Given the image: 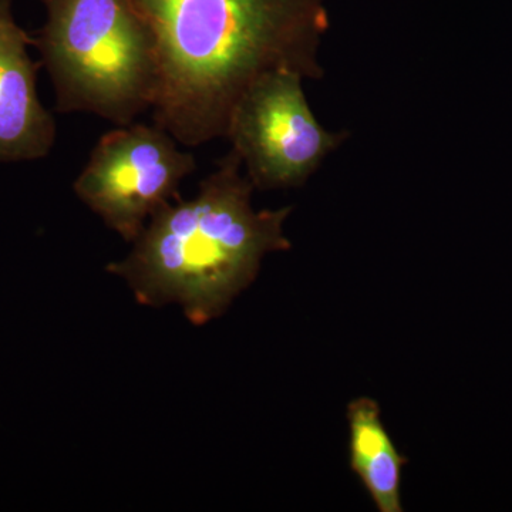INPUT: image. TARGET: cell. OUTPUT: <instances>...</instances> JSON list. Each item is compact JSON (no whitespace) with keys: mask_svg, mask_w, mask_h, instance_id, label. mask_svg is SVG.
Wrapping results in <instances>:
<instances>
[{"mask_svg":"<svg viewBox=\"0 0 512 512\" xmlns=\"http://www.w3.org/2000/svg\"><path fill=\"white\" fill-rule=\"evenodd\" d=\"M156 40L154 124L185 147L224 138L262 76L320 80L326 0H133Z\"/></svg>","mask_w":512,"mask_h":512,"instance_id":"6da1fadb","label":"cell"},{"mask_svg":"<svg viewBox=\"0 0 512 512\" xmlns=\"http://www.w3.org/2000/svg\"><path fill=\"white\" fill-rule=\"evenodd\" d=\"M254 191L231 148L194 198L160 208L126 258L107 271L141 305H178L195 326L220 318L254 284L266 255L292 248L285 234L292 205L255 210Z\"/></svg>","mask_w":512,"mask_h":512,"instance_id":"7a4b0ae2","label":"cell"},{"mask_svg":"<svg viewBox=\"0 0 512 512\" xmlns=\"http://www.w3.org/2000/svg\"><path fill=\"white\" fill-rule=\"evenodd\" d=\"M33 37L59 113H92L130 126L156 99V40L133 0H40Z\"/></svg>","mask_w":512,"mask_h":512,"instance_id":"3957f363","label":"cell"},{"mask_svg":"<svg viewBox=\"0 0 512 512\" xmlns=\"http://www.w3.org/2000/svg\"><path fill=\"white\" fill-rule=\"evenodd\" d=\"M303 80L295 73L265 74L232 110L224 138L255 190L303 187L350 137L348 130L329 131L319 123Z\"/></svg>","mask_w":512,"mask_h":512,"instance_id":"277c9868","label":"cell"},{"mask_svg":"<svg viewBox=\"0 0 512 512\" xmlns=\"http://www.w3.org/2000/svg\"><path fill=\"white\" fill-rule=\"evenodd\" d=\"M195 170V157L181 151L168 131L133 123L100 138L73 190L111 231L133 244L160 208L180 200V185Z\"/></svg>","mask_w":512,"mask_h":512,"instance_id":"5b68a950","label":"cell"},{"mask_svg":"<svg viewBox=\"0 0 512 512\" xmlns=\"http://www.w3.org/2000/svg\"><path fill=\"white\" fill-rule=\"evenodd\" d=\"M33 37L19 28L12 0H0V161L39 160L56 141V123L37 97Z\"/></svg>","mask_w":512,"mask_h":512,"instance_id":"8992f818","label":"cell"},{"mask_svg":"<svg viewBox=\"0 0 512 512\" xmlns=\"http://www.w3.org/2000/svg\"><path fill=\"white\" fill-rule=\"evenodd\" d=\"M349 464L379 512H403V468L409 458L400 453L372 397L352 400L346 410Z\"/></svg>","mask_w":512,"mask_h":512,"instance_id":"52a82bcc","label":"cell"}]
</instances>
